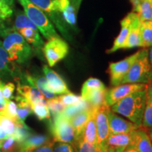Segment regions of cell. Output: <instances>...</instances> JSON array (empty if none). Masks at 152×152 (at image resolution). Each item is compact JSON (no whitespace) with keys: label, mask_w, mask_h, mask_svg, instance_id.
Instances as JSON below:
<instances>
[{"label":"cell","mask_w":152,"mask_h":152,"mask_svg":"<svg viewBox=\"0 0 152 152\" xmlns=\"http://www.w3.org/2000/svg\"><path fill=\"white\" fill-rule=\"evenodd\" d=\"M140 83L149 85L152 83V68L149 58V49L140 50L139 55L125 75L121 84Z\"/></svg>","instance_id":"obj_3"},{"label":"cell","mask_w":152,"mask_h":152,"mask_svg":"<svg viewBox=\"0 0 152 152\" xmlns=\"http://www.w3.org/2000/svg\"><path fill=\"white\" fill-rule=\"evenodd\" d=\"M139 52L140 51L119 61L110 63L108 72L110 77V83L112 86H117L121 84L123 77L128 73L131 66L137 58Z\"/></svg>","instance_id":"obj_8"},{"label":"cell","mask_w":152,"mask_h":152,"mask_svg":"<svg viewBox=\"0 0 152 152\" xmlns=\"http://www.w3.org/2000/svg\"><path fill=\"white\" fill-rule=\"evenodd\" d=\"M133 11L138 15L141 21L152 20V4L148 0H132Z\"/></svg>","instance_id":"obj_23"},{"label":"cell","mask_w":152,"mask_h":152,"mask_svg":"<svg viewBox=\"0 0 152 152\" xmlns=\"http://www.w3.org/2000/svg\"><path fill=\"white\" fill-rule=\"evenodd\" d=\"M132 139V132L121 134H110L106 141L108 148H112L116 152H123L130 145Z\"/></svg>","instance_id":"obj_17"},{"label":"cell","mask_w":152,"mask_h":152,"mask_svg":"<svg viewBox=\"0 0 152 152\" xmlns=\"http://www.w3.org/2000/svg\"><path fill=\"white\" fill-rule=\"evenodd\" d=\"M31 3L42 10L64 37H68L70 35L68 27L61 17L60 13L55 12L53 0H29Z\"/></svg>","instance_id":"obj_10"},{"label":"cell","mask_w":152,"mask_h":152,"mask_svg":"<svg viewBox=\"0 0 152 152\" xmlns=\"http://www.w3.org/2000/svg\"><path fill=\"white\" fill-rule=\"evenodd\" d=\"M7 137V134H6L4 131L3 128L0 126V140H3V139Z\"/></svg>","instance_id":"obj_46"},{"label":"cell","mask_w":152,"mask_h":152,"mask_svg":"<svg viewBox=\"0 0 152 152\" xmlns=\"http://www.w3.org/2000/svg\"><path fill=\"white\" fill-rule=\"evenodd\" d=\"M134 15V11H131L121 20V31L118 35L114 39L112 47L109 49L106 50L107 54H112L119 49L124 48V45L128 38L129 30H130L131 23H132Z\"/></svg>","instance_id":"obj_15"},{"label":"cell","mask_w":152,"mask_h":152,"mask_svg":"<svg viewBox=\"0 0 152 152\" xmlns=\"http://www.w3.org/2000/svg\"><path fill=\"white\" fill-rule=\"evenodd\" d=\"M105 85L99 79L96 77H90L83 83L81 88V96H84L91 90L96 89H105Z\"/></svg>","instance_id":"obj_35"},{"label":"cell","mask_w":152,"mask_h":152,"mask_svg":"<svg viewBox=\"0 0 152 152\" xmlns=\"http://www.w3.org/2000/svg\"><path fill=\"white\" fill-rule=\"evenodd\" d=\"M83 0H53L55 12L61 14L64 21L68 26L75 29L77 14Z\"/></svg>","instance_id":"obj_7"},{"label":"cell","mask_w":152,"mask_h":152,"mask_svg":"<svg viewBox=\"0 0 152 152\" xmlns=\"http://www.w3.org/2000/svg\"><path fill=\"white\" fill-rule=\"evenodd\" d=\"M0 142H1V140H0Z\"/></svg>","instance_id":"obj_53"},{"label":"cell","mask_w":152,"mask_h":152,"mask_svg":"<svg viewBox=\"0 0 152 152\" xmlns=\"http://www.w3.org/2000/svg\"><path fill=\"white\" fill-rule=\"evenodd\" d=\"M47 106H48L50 113L52 114L53 117L56 116L61 113L64 111L66 106L61 103V102L58 99V96L47 99Z\"/></svg>","instance_id":"obj_38"},{"label":"cell","mask_w":152,"mask_h":152,"mask_svg":"<svg viewBox=\"0 0 152 152\" xmlns=\"http://www.w3.org/2000/svg\"><path fill=\"white\" fill-rule=\"evenodd\" d=\"M148 86V85H147ZM147 87L128 95L112 105L111 109L138 126H141L147 101Z\"/></svg>","instance_id":"obj_1"},{"label":"cell","mask_w":152,"mask_h":152,"mask_svg":"<svg viewBox=\"0 0 152 152\" xmlns=\"http://www.w3.org/2000/svg\"><path fill=\"white\" fill-rule=\"evenodd\" d=\"M24 9V13L33 23L45 39L60 37L55 30L54 25L42 10L38 8L29 0H18Z\"/></svg>","instance_id":"obj_4"},{"label":"cell","mask_w":152,"mask_h":152,"mask_svg":"<svg viewBox=\"0 0 152 152\" xmlns=\"http://www.w3.org/2000/svg\"><path fill=\"white\" fill-rule=\"evenodd\" d=\"M42 52L48 65L53 67L67 56L69 52V47L67 42L61 37H53L45 43Z\"/></svg>","instance_id":"obj_6"},{"label":"cell","mask_w":152,"mask_h":152,"mask_svg":"<svg viewBox=\"0 0 152 152\" xmlns=\"http://www.w3.org/2000/svg\"><path fill=\"white\" fill-rule=\"evenodd\" d=\"M141 127L148 132L152 130V83L147 86V101Z\"/></svg>","instance_id":"obj_26"},{"label":"cell","mask_w":152,"mask_h":152,"mask_svg":"<svg viewBox=\"0 0 152 152\" xmlns=\"http://www.w3.org/2000/svg\"><path fill=\"white\" fill-rule=\"evenodd\" d=\"M148 1H149V2H151L152 4V0H148Z\"/></svg>","instance_id":"obj_52"},{"label":"cell","mask_w":152,"mask_h":152,"mask_svg":"<svg viewBox=\"0 0 152 152\" xmlns=\"http://www.w3.org/2000/svg\"><path fill=\"white\" fill-rule=\"evenodd\" d=\"M129 147L137 152H152V142L149 132L141 126L132 131V142Z\"/></svg>","instance_id":"obj_14"},{"label":"cell","mask_w":152,"mask_h":152,"mask_svg":"<svg viewBox=\"0 0 152 152\" xmlns=\"http://www.w3.org/2000/svg\"><path fill=\"white\" fill-rule=\"evenodd\" d=\"M32 111L39 121L50 119L51 113L47 106V99H44L37 103L31 104Z\"/></svg>","instance_id":"obj_32"},{"label":"cell","mask_w":152,"mask_h":152,"mask_svg":"<svg viewBox=\"0 0 152 152\" xmlns=\"http://www.w3.org/2000/svg\"><path fill=\"white\" fill-rule=\"evenodd\" d=\"M92 112V106H91L90 109L80 112L70 119V122L75 130L76 140L83 134V130H84L87 121L90 119Z\"/></svg>","instance_id":"obj_21"},{"label":"cell","mask_w":152,"mask_h":152,"mask_svg":"<svg viewBox=\"0 0 152 152\" xmlns=\"http://www.w3.org/2000/svg\"><path fill=\"white\" fill-rule=\"evenodd\" d=\"M4 83L1 80H0V103L6 104V100L4 99V98L2 94V87L4 86Z\"/></svg>","instance_id":"obj_45"},{"label":"cell","mask_w":152,"mask_h":152,"mask_svg":"<svg viewBox=\"0 0 152 152\" xmlns=\"http://www.w3.org/2000/svg\"><path fill=\"white\" fill-rule=\"evenodd\" d=\"M152 47V20L141 21V47Z\"/></svg>","instance_id":"obj_31"},{"label":"cell","mask_w":152,"mask_h":152,"mask_svg":"<svg viewBox=\"0 0 152 152\" xmlns=\"http://www.w3.org/2000/svg\"><path fill=\"white\" fill-rule=\"evenodd\" d=\"M149 58L150 61V64H151V68H152V47L149 48Z\"/></svg>","instance_id":"obj_48"},{"label":"cell","mask_w":152,"mask_h":152,"mask_svg":"<svg viewBox=\"0 0 152 152\" xmlns=\"http://www.w3.org/2000/svg\"><path fill=\"white\" fill-rule=\"evenodd\" d=\"M52 152H75L73 144L64 142H55Z\"/></svg>","instance_id":"obj_42"},{"label":"cell","mask_w":152,"mask_h":152,"mask_svg":"<svg viewBox=\"0 0 152 152\" xmlns=\"http://www.w3.org/2000/svg\"><path fill=\"white\" fill-rule=\"evenodd\" d=\"M15 90V85L13 83H8L4 85L2 87L3 96L6 101L10 100L11 99L14 98L13 96Z\"/></svg>","instance_id":"obj_43"},{"label":"cell","mask_w":152,"mask_h":152,"mask_svg":"<svg viewBox=\"0 0 152 152\" xmlns=\"http://www.w3.org/2000/svg\"><path fill=\"white\" fill-rule=\"evenodd\" d=\"M26 77V80L31 82L35 85V86L39 90L45 99H50L56 96V94L49 87L48 82L45 77L40 75H30L28 74Z\"/></svg>","instance_id":"obj_24"},{"label":"cell","mask_w":152,"mask_h":152,"mask_svg":"<svg viewBox=\"0 0 152 152\" xmlns=\"http://www.w3.org/2000/svg\"><path fill=\"white\" fill-rule=\"evenodd\" d=\"M1 115H4L9 118L14 120L16 122H18V115H17V104L16 102L11 100L6 101L5 110Z\"/></svg>","instance_id":"obj_39"},{"label":"cell","mask_w":152,"mask_h":152,"mask_svg":"<svg viewBox=\"0 0 152 152\" xmlns=\"http://www.w3.org/2000/svg\"><path fill=\"white\" fill-rule=\"evenodd\" d=\"M130 1H132V0H130Z\"/></svg>","instance_id":"obj_54"},{"label":"cell","mask_w":152,"mask_h":152,"mask_svg":"<svg viewBox=\"0 0 152 152\" xmlns=\"http://www.w3.org/2000/svg\"><path fill=\"white\" fill-rule=\"evenodd\" d=\"M2 37L4 38L3 46L8 53L11 61L23 64L30 59L33 54V49L20 33L11 30Z\"/></svg>","instance_id":"obj_2"},{"label":"cell","mask_w":152,"mask_h":152,"mask_svg":"<svg viewBox=\"0 0 152 152\" xmlns=\"http://www.w3.org/2000/svg\"><path fill=\"white\" fill-rule=\"evenodd\" d=\"M27 82L29 83V85H20L18 83L17 91L19 94L29 101L31 104L37 103L45 99L42 94L39 92V90L35 86L33 83L30 81Z\"/></svg>","instance_id":"obj_19"},{"label":"cell","mask_w":152,"mask_h":152,"mask_svg":"<svg viewBox=\"0 0 152 152\" xmlns=\"http://www.w3.org/2000/svg\"><path fill=\"white\" fill-rule=\"evenodd\" d=\"M73 147L75 152H108V147L106 145L90 144L85 141L82 136L77 139Z\"/></svg>","instance_id":"obj_27"},{"label":"cell","mask_w":152,"mask_h":152,"mask_svg":"<svg viewBox=\"0 0 152 152\" xmlns=\"http://www.w3.org/2000/svg\"><path fill=\"white\" fill-rule=\"evenodd\" d=\"M30 28L33 29L37 30V28L33 23L28 18L25 13L21 12L20 11H18L17 12L16 18H15L14 21V29L15 31H18V30L22 29V28Z\"/></svg>","instance_id":"obj_33"},{"label":"cell","mask_w":152,"mask_h":152,"mask_svg":"<svg viewBox=\"0 0 152 152\" xmlns=\"http://www.w3.org/2000/svg\"><path fill=\"white\" fill-rule=\"evenodd\" d=\"M141 47V20L138 15L134 12L129 34L124 45L125 49Z\"/></svg>","instance_id":"obj_16"},{"label":"cell","mask_w":152,"mask_h":152,"mask_svg":"<svg viewBox=\"0 0 152 152\" xmlns=\"http://www.w3.org/2000/svg\"><path fill=\"white\" fill-rule=\"evenodd\" d=\"M51 140L47 135L33 132L26 140L19 143L18 152H31Z\"/></svg>","instance_id":"obj_18"},{"label":"cell","mask_w":152,"mask_h":152,"mask_svg":"<svg viewBox=\"0 0 152 152\" xmlns=\"http://www.w3.org/2000/svg\"><path fill=\"white\" fill-rule=\"evenodd\" d=\"M97 107H92V112L91 116L87 121L83 130V137L85 141L90 144H98L97 143V132H96V123H95V113Z\"/></svg>","instance_id":"obj_25"},{"label":"cell","mask_w":152,"mask_h":152,"mask_svg":"<svg viewBox=\"0 0 152 152\" xmlns=\"http://www.w3.org/2000/svg\"><path fill=\"white\" fill-rule=\"evenodd\" d=\"M108 119L110 134H121V133H130L140 128L130 121H127L118 115L110 108L108 111Z\"/></svg>","instance_id":"obj_12"},{"label":"cell","mask_w":152,"mask_h":152,"mask_svg":"<svg viewBox=\"0 0 152 152\" xmlns=\"http://www.w3.org/2000/svg\"><path fill=\"white\" fill-rule=\"evenodd\" d=\"M42 71L45 77L48 82L49 87L55 94L61 95L71 92L66 82L56 71H53L47 65L43 66Z\"/></svg>","instance_id":"obj_13"},{"label":"cell","mask_w":152,"mask_h":152,"mask_svg":"<svg viewBox=\"0 0 152 152\" xmlns=\"http://www.w3.org/2000/svg\"><path fill=\"white\" fill-rule=\"evenodd\" d=\"M58 98L65 106L73 105V104L77 103V102H80L81 100L83 99L82 96L75 94L72 92H69L64 94H61V96H58Z\"/></svg>","instance_id":"obj_40"},{"label":"cell","mask_w":152,"mask_h":152,"mask_svg":"<svg viewBox=\"0 0 152 152\" xmlns=\"http://www.w3.org/2000/svg\"><path fill=\"white\" fill-rule=\"evenodd\" d=\"M13 64L14 63L9 59L8 53L4 47L2 42L0 41V79L8 78L16 75Z\"/></svg>","instance_id":"obj_20"},{"label":"cell","mask_w":152,"mask_h":152,"mask_svg":"<svg viewBox=\"0 0 152 152\" xmlns=\"http://www.w3.org/2000/svg\"><path fill=\"white\" fill-rule=\"evenodd\" d=\"M108 152H116L112 148H108Z\"/></svg>","instance_id":"obj_50"},{"label":"cell","mask_w":152,"mask_h":152,"mask_svg":"<svg viewBox=\"0 0 152 152\" xmlns=\"http://www.w3.org/2000/svg\"><path fill=\"white\" fill-rule=\"evenodd\" d=\"M13 14L12 7L4 2L0 1V24L3 21L10 18Z\"/></svg>","instance_id":"obj_41"},{"label":"cell","mask_w":152,"mask_h":152,"mask_svg":"<svg viewBox=\"0 0 152 152\" xmlns=\"http://www.w3.org/2000/svg\"><path fill=\"white\" fill-rule=\"evenodd\" d=\"M123 152H137V151H135V150H134V149H132V147H129V146H128V147L125 149V151Z\"/></svg>","instance_id":"obj_49"},{"label":"cell","mask_w":152,"mask_h":152,"mask_svg":"<svg viewBox=\"0 0 152 152\" xmlns=\"http://www.w3.org/2000/svg\"><path fill=\"white\" fill-rule=\"evenodd\" d=\"M147 85L140 83H125L106 89L105 104L111 107L117 102L132 94V92L146 88Z\"/></svg>","instance_id":"obj_9"},{"label":"cell","mask_w":152,"mask_h":152,"mask_svg":"<svg viewBox=\"0 0 152 152\" xmlns=\"http://www.w3.org/2000/svg\"><path fill=\"white\" fill-rule=\"evenodd\" d=\"M14 98L17 102V115L18 121L20 122L25 123L27 117L33 113L31 104L29 101L20 94L17 95Z\"/></svg>","instance_id":"obj_28"},{"label":"cell","mask_w":152,"mask_h":152,"mask_svg":"<svg viewBox=\"0 0 152 152\" xmlns=\"http://www.w3.org/2000/svg\"><path fill=\"white\" fill-rule=\"evenodd\" d=\"M33 132V130L29 128L26 123L18 121L16 124V131L13 137L16 139L18 143H20Z\"/></svg>","instance_id":"obj_34"},{"label":"cell","mask_w":152,"mask_h":152,"mask_svg":"<svg viewBox=\"0 0 152 152\" xmlns=\"http://www.w3.org/2000/svg\"><path fill=\"white\" fill-rule=\"evenodd\" d=\"M90 107L91 106L90 105V104L86 100H85L83 99L80 102H77V103L75 104L66 106L64 111L59 115H61L64 118H66L70 120L72 117H73L77 113H78L83 111H85L86 109H90Z\"/></svg>","instance_id":"obj_30"},{"label":"cell","mask_w":152,"mask_h":152,"mask_svg":"<svg viewBox=\"0 0 152 152\" xmlns=\"http://www.w3.org/2000/svg\"><path fill=\"white\" fill-rule=\"evenodd\" d=\"M106 88L91 90L82 97L86 100L92 107H99L105 104Z\"/></svg>","instance_id":"obj_29"},{"label":"cell","mask_w":152,"mask_h":152,"mask_svg":"<svg viewBox=\"0 0 152 152\" xmlns=\"http://www.w3.org/2000/svg\"><path fill=\"white\" fill-rule=\"evenodd\" d=\"M19 143L13 136H8L0 142L1 152H18Z\"/></svg>","instance_id":"obj_36"},{"label":"cell","mask_w":152,"mask_h":152,"mask_svg":"<svg viewBox=\"0 0 152 152\" xmlns=\"http://www.w3.org/2000/svg\"><path fill=\"white\" fill-rule=\"evenodd\" d=\"M17 123L18 122L9 118V117L0 114V126L3 128L7 137L14 136L15 131H16Z\"/></svg>","instance_id":"obj_37"},{"label":"cell","mask_w":152,"mask_h":152,"mask_svg":"<svg viewBox=\"0 0 152 152\" xmlns=\"http://www.w3.org/2000/svg\"><path fill=\"white\" fill-rule=\"evenodd\" d=\"M110 106L106 104L97 107L95 113L96 132H97V143L101 145H106V141L109 136V119L108 111Z\"/></svg>","instance_id":"obj_11"},{"label":"cell","mask_w":152,"mask_h":152,"mask_svg":"<svg viewBox=\"0 0 152 152\" xmlns=\"http://www.w3.org/2000/svg\"><path fill=\"white\" fill-rule=\"evenodd\" d=\"M49 131L55 142L75 144L76 135L70 120L61 115L53 117L49 122Z\"/></svg>","instance_id":"obj_5"},{"label":"cell","mask_w":152,"mask_h":152,"mask_svg":"<svg viewBox=\"0 0 152 152\" xmlns=\"http://www.w3.org/2000/svg\"><path fill=\"white\" fill-rule=\"evenodd\" d=\"M149 137H150V138H151V142H152V130L151 131H149Z\"/></svg>","instance_id":"obj_51"},{"label":"cell","mask_w":152,"mask_h":152,"mask_svg":"<svg viewBox=\"0 0 152 152\" xmlns=\"http://www.w3.org/2000/svg\"><path fill=\"white\" fill-rule=\"evenodd\" d=\"M0 1H4V2L8 4L9 6H10L11 7H14V0H0Z\"/></svg>","instance_id":"obj_47"},{"label":"cell","mask_w":152,"mask_h":152,"mask_svg":"<svg viewBox=\"0 0 152 152\" xmlns=\"http://www.w3.org/2000/svg\"><path fill=\"white\" fill-rule=\"evenodd\" d=\"M55 142L53 140H49L47 143H45L41 147L37 148L31 152H52L54 148Z\"/></svg>","instance_id":"obj_44"},{"label":"cell","mask_w":152,"mask_h":152,"mask_svg":"<svg viewBox=\"0 0 152 152\" xmlns=\"http://www.w3.org/2000/svg\"><path fill=\"white\" fill-rule=\"evenodd\" d=\"M18 33L25 38L30 45H31L39 53H41L45 45V42L39 35V30L30 28H25L18 30Z\"/></svg>","instance_id":"obj_22"}]
</instances>
